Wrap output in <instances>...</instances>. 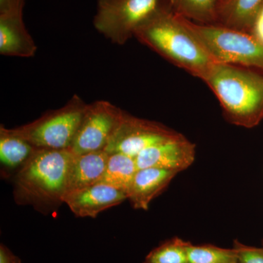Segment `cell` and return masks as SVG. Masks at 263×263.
<instances>
[{"label": "cell", "instance_id": "6da1fadb", "mask_svg": "<svg viewBox=\"0 0 263 263\" xmlns=\"http://www.w3.org/2000/svg\"><path fill=\"white\" fill-rule=\"evenodd\" d=\"M134 37L173 65L203 81L216 64L184 17L174 11L168 0H162L136 29Z\"/></svg>", "mask_w": 263, "mask_h": 263}, {"label": "cell", "instance_id": "7a4b0ae2", "mask_svg": "<svg viewBox=\"0 0 263 263\" xmlns=\"http://www.w3.org/2000/svg\"><path fill=\"white\" fill-rule=\"evenodd\" d=\"M74 154L70 149L38 148L15 175L13 196L20 205L49 213L64 203Z\"/></svg>", "mask_w": 263, "mask_h": 263}, {"label": "cell", "instance_id": "3957f363", "mask_svg": "<svg viewBox=\"0 0 263 263\" xmlns=\"http://www.w3.org/2000/svg\"><path fill=\"white\" fill-rule=\"evenodd\" d=\"M231 124L252 128L263 119V72L241 66L216 63L204 80Z\"/></svg>", "mask_w": 263, "mask_h": 263}, {"label": "cell", "instance_id": "277c9868", "mask_svg": "<svg viewBox=\"0 0 263 263\" xmlns=\"http://www.w3.org/2000/svg\"><path fill=\"white\" fill-rule=\"evenodd\" d=\"M185 20L216 63L241 66L263 72V44L250 32L220 24Z\"/></svg>", "mask_w": 263, "mask_h": 263}, {"label": "cell", "instance_id": "5b68a950", "mask_svg": "<svg viewBox=\"0 0 263 263\" xmlns=\"http://www.w3.org/2000/svg\"><path fill=\"white\" fill-rule=\"evenodd\" d=\"M87 105L74 95L62 108L49 110L32 122L12 129L36 148L70 149Z\"/></svg>", "mask_w": 263, "mask_h": 263}, {"label": "cell", "instance_id": "8992f818", "mask_svg": "<svg viewBox=\"0 0 263 263\" xmlns=\"http://www.w3.org/2000/svg\"><path fill=\"white\" fill-rule=\"evenodd\" d=\"M162 0H98L94 26L107 39L124 45Z\"/></svg>", "mask_w": 263, "mask_h": 263}, {"label": "cell", "instance_id": "52a82bcc", "mask_svg": "<svg viewBox=\"0 0 263 263\" xmlns=\"http://www.w3.org/2000/svg\"><path fill=\"white\" fill-rule=\"evenodd\" d=\"M124 110L110 102L88 104L70 150L76 155L105 151L122 120Z\"/></svg>", "mask_w": 263, "mask_h": 263}, {"label": "cell", "instance_id": "ba28073f", "mask_svg": "<svg viewBox=\"0 0 263 263\" xmlns=\"http://www.w3.org/2000/svg\"><path fill=\"white\" fill-rule=\"evenodd\" d=\"M181 134L161 123L132 116L124 111L105 152L135 157L148 147L177 138Z\"/></svg>", "mask_w": 263, "mask_h": 263}, {"label": "cell", "instance_id": "9c48e42d", "mask_svg": "<svg viewBox=\"0 0 263 263\" xmlns=\"http://www.w3.org/2000/svg\"><path fill=\"white\" fill-rule=\"evenodd\" d=\"M196 146L182 134L177 138L148 147L136 157L138 169L159 168L180 173L193 164Z\"/></svg>", "mask_w": 263, "mask_h": 263}, {"label": "cell", "instance_id": "30bf717a", "mask_svg": "<svg viewBox=\"0 0 263 263\" xmlns=\"http://www.w3.org/2000/svg\"><path fill=\"white\" fill-rule=\"evenodd\" d=\"M128 200V194L103 183H97L88 187L67 194L64 197L71 212L78 217L95 218L109 208L120 205Z\"/></svg>", "mask_w": 263, "mask_h": 263}, {"label": "cell", "instance_id": "8fae6325", "mask_svg": "<svg viewBox=\"0 0 263 263\" xmlns=\"http://www.w3.org/2000/svg\"><path fill=\"white\" fill-rule=\"evenodd\" d=\"M179 173L168 170H138L128 193V200L136 209L147 211L151 202L167 188Z\"/></svg>", "mask_w": 263, "mask_h": 263}, {"label": "cell", "instance_id": "7c38bea8", "mask_svg": "<svg viewBox=\"0 0 263 263\" xmlns=\"http://www.w3.org/2000/svg\"><path fill=\"white\" fill-rule=\"evenodd\" d=\"M36 51L37 46L26 28L23 14L0 15V53L29 58Z\"/></svg>", "mask_w": 263, "mask_h": 263}, {"label": "cell", "instance_id": "4fadbf2b", "mask_svg": "<svg viewBox=\"0 0 263 263\" xmlns=\"http://www.w3.org/2000/svg\"><path fill=\"white\" fill-rule=\"evenodd\" d=\"M108 158L109 154L104 150L74 155L69 170L65 195L100 182Z\"/></svg>", "mask_w": 263, "mask_h": 263}, {"label": "cell", "instance_id": "5bb4252c", "mask_svg": "<svg viewBox=\"0 0 263 263\" xmlns=\"http://www.w3.org/2000/svg\"><path fill=\"white\" fill-rule=\"evenodd\" d=\"M38 149L12 129L0 126V162L2 171L15 175Z\"/></svg>", "mask_w": 263, "mask_h": 263}, {"label": "cell", "instance_id": "9a60e30c", "mask_svg": "<svg viewBox=\"0 0 263 263\" xmlns=\"http://www.w3.org/2000/svg\"><path fill=\"white\" fill-rule=\"evenodd\" d=\"M263 0H220L216 24L249 32Z\"/></svg>", "mask_w": 263, "mask_h": 263}, {"label": "cell", "instance_id": "2e32d148", "mask_svg": "<svg viewBox=\"0 0 263 263\" xmlns=\"http://www.w3.org/2000/svg\"><path fill=\"white\" fill-rule=\"evenodd\" d=\"M138 170L135 157L122 153L110 154L99 183L110 185L128 194Z\"/></svg>", "mask_w": 263, "mask_h": 263}, {"label": "cell", "instance_id": "e0dca14e", "mask_svg": "<svg viewBox=\"0 0 263 263\" xmlns=\"http://www.w3.org/2000/svg\"><path fill=\"white\" fill-rule=\"evenodd\" d=\"M177 14L195 23L216 24L220 0H168Z\"/></svg>", "mask_w": 263, "mask_h": 263}, {"label": "cell", "instance_id": "ac0fdd59", "mask_svg": "<svg viewBox=\"0 0 263 263\" xmlns=\"http://www.w3.org/2000/svg\"><path fill=\"white\" fill-rule=\"evenodd\" d=\"M190 242L174 237L151 251L143 263H187V247Z\"/></svg>", "mask_w": 263, "mask_h": 263}, {"label": "cell", "instance_id": "d6986e66", "mask_svg": "<svg viewBox=\"0 0 263 263\" xmlns=\"http://www.w3.org/2000/svg\"><path fill=\"white\" fill-rule=\"evenodd\" d=\"M237 262L234 248L224 249L212 245L189 243L187 263H233Z\"/></svg>", "mask_w": 263, "mask_h": 263}, {"label": "cell", "instance_id": "ffe728a7", "mask_svg": "<svg viewBox=\"0 0 263 263\" xmlns=\"http://www.w3.org/2000/svg\"><path fill=\"white\" fill-rule=\"evenodd\" d=\"M233 248L236 252L238 263H263V247H250L235 240Z\"/></svg>", "mask_w": 263, "mask_h": 263}, {"label": "cell", "instance_id": "44dd1931", "mask_svg": "<svg viewBox=\"0 0 263 263\" xmlns=\"http://www.w3.org/2000/svg\"><path fill=\"white\" fill-rule=\"evenodd\" d=\"M25 0H0V15L23 14Z\"/></svg>", "mask_w": 263, "mask_h": 263}, {"label": "cell", "instance_id": "7402d4cb", "mask_svg": "<svg viewBox=\"0 0 263 263\" xmlns=\"http://www.w3.org/2000/svg\"><path fill=\"white\" fill-rule=\"evenodd\" d=\"M249 32L263 44V3L254 17Z\"/></svg>", "mask_w": 263, "mask_h": 263}, {"label": "cell", "instance_id": "603a6c76", "mask_svg": "<svg viewBox=\"0 0 263 263\" xmlns=\"http://www.w3.org/2000/svg\"><path fill=\"white\" fill-rule=\"evenodd\" d=\"M0 263H22L18 257L12 253L5 245L0 247Z\"/></svg>", "mask_w": 263, "mask_h": 263}, {"label": "cell", "instance_id": "cb8c5ba5", "mask_svg": "<svg viewBox=\"0 0 263 263\" xmlns=\"http://www.w3.org/2000/svg\"><path fill=\"white\" fill-rule=\"evenodd\" d=\"M233 263H238V262H233Z\"/></svg>", "mask_w": 263, "mask_h": 263}]
</instances>
